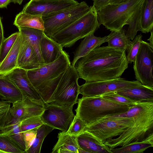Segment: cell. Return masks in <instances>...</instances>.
<instances>
[{
	"instance_id": "6da1fadb",
	"label": "cell",
	"mask_w": 153,
	"mask_h": 153,
	"mask_svg": "<svg viewBox=\"0 0 153 153\" xmlns=\"http://www.w3.org/2000/svg\"><path fill=\"white\" fill-rule=\"evenodd\" d=\"M126 51L108 46L98 47L79 59L74 67L85 82L119 78L128 68Z\"/></svg>"
},
{
	"instance_id": "7a4b0ae2",
	"label": "cell",
	"mask_w": 153,
	"mask_h": 153,
	"mask_svg": "<svg viewBox=\"0 0 153 153\" xmlns=\"http://www.w3.org/2000/svg\"><path fill=\"white\" fill-rule=\"evenodd\" d=\"M130 117L134 120L132 125L117 138L107 140L104 143L111 149L142 141L153 135V102H137L125 113L102 118Z\"/></svg>"
},
{
	"instance_id": "3957f363",
	"label": "cell",
	"mask_w": 153,
	"mask_h": 153,
	"mask_svg": "<svg viewBox=\"0 0 153 153\" xmlns=\"http://www.w3.org/2000/svg\"><path fill=\"white\" fill-rule=\"evenodd\" d=\"M71 65L69 56L64 50L62 54L54 62L27 71L30 81L44 103L52 102L54 92Z\"/></svg>"
},
{
	"instance_id": "277c9868",
	"label": "cell",
	"mask_w": 153,
	"mask_h": 153,
	"mask_svg": "<svg viewBox=\"0 0 153 153\" xmlns=\"http://www.w3.org/2000/svg\"><path fill=\"white\" fill-rule=\"evenodd\" d=\"M76 115L88 126L106 117L125 113L130 106L105 99L101 96L78 99Z\"/></svg>"
},
{
	"instance_id": "5b68a950",
	"label": "cell",
	"mask_w": 153,
	"mask_h": 153,
	"mask_svg": "<svg viewBox=\"0 0 153 153\" xmlns=\"http://www.w3.org/2000/svg\"><path fill=\"white\" fill-rule=\"evenodd\" d=\"M100 25L97 11L93 5L88 12L56 34L52 39L63 47L70 48L78 40L94 33Z\"/></svg>"
},
{
	"instance_id": "8992f818",
	"label": "cell",
	"mask_w": 153,
	"mask_h": 153,
	"mask_svg": "<svg viewBox=\"0 0 153 153\" xmlns=\"http://www.w3.org/2000/svg\"><path fill=\"white\" fill-rule=\"evenodd\" d=\"M143 0H128L104 6L97 11L100 25H102L111 31L121 30L131 15L140 7Z\"/></svg>"
},
{
	"instance_id": "52a82bcc",
	"label": "cell",
	"mask_w": 153,
	"mask_h": 153,
	"mask_svg": "<svg viewBox=\"0 0 153 153\" xmlns=\"http://www.w3.org/2000/svg\"><path fill=\"white\" fill-rule=\"evenodd\" d=\"M85 1L70 8L42 16L45 35L51 39L87 12L91 8Z\"/></svg>"
},
{
	"instance_id": "ba28073f",
	"label": "cell",
	"mask_w": 153,
	"mask_h": 153,
	"mask_svg": "<svg viewBox=\"0 0 153 153\" xmlns=\"http://www.w3.org/2000/svg\"><path fill=\"white\" fill-rule=\"evenodd\" d=\"M134 123L132 117L101 118L87 126L82 132L89 134L104 143L107 140L120 135Z\"/></svg>"
},
{
	"instance_id": "9c48e42d",
	"label": "cell",
	"mask_w": 153,
	"mask_h": 153,
	"mask_svg": "<svg viewBox=\"0 0 153 153\" xmlns=\"http://www.w3.org/2000/svg\"><path fill=\"white\" fill-rule=\"evenodd\" d=\"M79 76L74 66L71 65L65 71L53 93L52 102L64 106L74 105L77 103L80 94Z\"/></svg>"
},
{
	"instance_id": "30bf717a",
	"label": "cell",
	"mask_w": 153,
	"mask_h": 153,
	"mask_svg": "<svg viewBox=\"0 0 153 153\" xmlns=\"http://www.w3.org/2000/svg\"><path fill=\"white\" fill-rule=\"evenodd\" d=\"M73 106L61 105L53 102L44 103V110L40 117L44 124L66 133L75 116Z\"/></svg>"
},
{
	"instance_id": "8fae6325",
	"label": "cell",
	"mask_w": 153,
	"mask_h": 153,
	"mask_svg": "<svg viewBox=\"0 0 153 153\" xmlns=\"http://www.w3.org/2000/svg\"><path fill=\"white\" fill-rule=\"evenodd\" d=\"M133 63L137 80L142 85L153 87V51L148 43L141 41Z\"/></svg>"
},
{
	"instance_id": "7c38bea8",
	"label": "cell",
	"mask_w": 153,
	"mask_h": 153,
	"mask_svg": "<svg viewBox=\"0 0 153 153\" xmlns=\"http://www.w3.org/2000/svg\"><path fill=\"white\" fill-rule=\"evenodd\" d=\"M142 84L136 81H128L121 77L106 80L85 82L80 86L79 93L83 97L100 96L104 94Z\"/></svg>"
},
{
	"instance_id": "4fadbf2b",
	"label": "cell",
	"mask_w": 153,
	"mask_h": 153,
	"mask_svg": "<svg viewBox=\"0 0 153 153\" xmlns=\"http://www.w3.org/2000/svg\"><path fill=\"white\" fill-rule=\"evenodd\" d=\"M79 3L74 0H30L22 11L42 16L70 8Z\"/></svg>"
},
{
	"instance_id": "5bb4252c",
	"label": "cell",
	"mask_w": 153,
	"mask_h": 153,
	"mask_svg": "<svg viewBox=\"0 0 153 153\" xmlns=\"http://www.w3.org/2000/svg\"><path fill=\"white\" fill-rule=\"evenodd\" d=\"M44 108V104L23 96L22 100L13 104L11 107L12 121L21 122L31 117L40 116Z\"/></svg>"
},
{
	"instance_id": "9a60e30c",
	"label": "cell",
	"mask_w": 153,
	"mask_h": 153,
	"mask_svg": "<svg viewBox=\"0 0 153 153\" xmlns=\"http://www.w3.org/2000/svg\"><path fill=\"white\" fill-rule=\"evenodd\" d=\"M1 76L12 82L19 89L23 97H27L40 103L44 104L30 81L27 76V71L17 68Z\"/></svg>"
},
{
	"instance_id": "2e32d148",
	"label": "cell",
	"mask_w": 153,
	"mask_h": 153,
	"mask_svg": "<svg viewBox=\"0 0 153 153\" xmlns=\"http://www.w3.org/2000/svg\"><path fill=\"white\" fill-rule=\"evenodd\" d=\"M22 38L18 57L17 68L28 71L41 66L35 50L28 42Z\"/></svg>"
},
{
	"instance_id": "e0dca14e",
	"label": "cell",
	"mask_w": 153,
	"mask_h": 153,
	"mask_svg": "<svg viewBox=\"0 0 153 153\" xmlns=\"http://www.w3.org/2000/svg\"><path fill=\"white\" fill-rule=\"evenodd\" d=\"M117 94L135 102H153V87L142 84L115 91Z\"/></svg>"
},
{
	"instance_id": "ac0fdd59",
	"label": "cell",
	"mask_w": 153,
	"mask_h": 153,
	"mask_svg": "<svg viewBox=\"0 0 153 153\" xmlns=\"http://www.w3.org/2000/svg\"><path fill=\"white\" fill-rule=\"evenodd\" d=\"M108 36L104 37H97L91 34L84 38L75 50L71 65L74 66L77 61L80 58L89 53L92 50L107 41Z\"/></svg>"
},
{
	"instance_id": "d6986e66",
	"label": "cell",
	"mask_w": 153,
	"mask_h": 153,
	"mask_svg": "<svg viewBox=\"0 0 153 153\" xmlns=\"http://www.w3.org/2000/svg\"><path fill=\"white\" fill-rule=\"evenodd\" d=\"M63 51V47L59 43L44 34L41 42L40 51L45 64L55 61L62 54Z\"/></svg>"
},
{
	"instance_id": "ffe728a7",
	"label": "cell",
	"mask_w": 153,
	"mask_h": 153,
	"mask_svg": "<svg viewBox=\"0 0 153 153\" xmlns=\"http://www.w3.org/2000/svg\"><path fill=\"white\" fill-rule=\"evenodd\" d=\"M76 140L79 147L88 153H112L108 146L85 132L77 135Z\"/></svg>"
},
{
	"instance_id": "44dd1931",
	"label": "cell",
	"mask_w": 153,
	"mask_h": 153,
	"mask_svg": "<svg viewBox=\"0 0 153 153\" xmlns=\"http://www.w3.org/2000/svg\"><path fill=\"white\" fill-rule=\"evenodd\" d=\"M18 29L22 37L28 42L35 50L41 66L45 65L42 58L40 51L41 42L45 34L43 31L25 27H20Z\"/></svg>"
},
{
	"instance_id": "7402d4cb",
	"label": "cell",
	"mask_w": 153,
	"mask_h": 153,
	"mask_svg": "<svg viewBox=\"0 0 153 153\" xmlns=\"http://www.w3.org/2000/svg\"><path fill=\"white\" fill-rule=\"evenodd\" d=\"M76 136L61 132L58 134V141L52 153H78L79 146Z\"/></svg>"
},
{
	"instance_id": "603a6c76",
	"label": "cell",
	"mask_w": 153,
	"mask_h": 153,
	"mask_svg": "<svg viewBox=\"0 0 153 153\" xmlns=\"http://www.w3.org/2000/svg\"><path fill=\"white\" fill-rule=\"evenodd\" d=\"M19 32V35L12 48L0 63V75H5L17 68L18 56L23 40L22 36Z\"/></svg>"
},
{
	"instance_id": "cb8c5ba5",
	"label": "cell",
	"mask_w": 153,
	"mask_h": 153,
	"mask_svg": "<svg viewBox=\"0 0 153 153\" xmlns=\"http://www.w3.org/2000/svg\"><path fill=\"white\" fill-rule=\"evenodd\" d=\"M23 96L11 81L0 75V99L12 104L22 100Z\"/></svg>"
},
{
	"instance_id": "d4e9b609",
	"label": "cell",
	"mask_w": 153,
	"mask_h": 153,
	"mask_svg": "<svg viewBox=\"0 0 153 153\" xmlns=\"http://www.w3.org/2000/svg\"><path fill=\"white\" fill-rule=\"evenodd\" d=\"M13 24L18 28L25 27L43 31L44 30V22L41 16L30 14L22 10L16 15Z\"/></svg>"
},
{
	"instance_id": "484cf974",
	"label": "cell",
	"mask_w": 153,
	"mask_h": 153,
	"mask_svg": "<svg viewBox=\"0 0 153 153\" xmlns=\"http://www.w3.org/2000/svg\"><path fill=\"white\" fill-rule=\"evenodd\" d=\"M141 32L146 33L153 28V0H144L140 7Z\"/></svg>"
},
{
	"instance_id": "4316f807",
	"label": "cell",
	"mask_w": 153,
	"mask_h": 153,
	"mask_svg": "<svg viewBox=\"0 0 153 153\" xmlns=\"http://www.w3.org/2000/svg\"><path fill=\"white\" fill-rule=\"evenodd\" d=\"M108 36V46L116 49L127 50L131 46L132 41L126 33L125 30L112 31Z\"/></svg>"
},
{
	"instance_id": "83f0119b",
	"label": "cell",
	"mask_w": 153,
	"mask_h": 153,
	"mask_svg": "<svg viewBox=\"0 0 153 153\" xmlns=\"http://www.w3.org/2000/svg\"><path fill=\"white\" fill-rule=\"evenodd\" d=\"M21 122L12 121L0 132L9 136L25 153V146L21 128Z\"/></svg>"
},
{
	"instance_id": "f1b7e54d",
	"label": "cell",
	"mask_w": 153,
	"mask_h": 153,
	"mask_svg": "<svg viewBox=\"0 0 153 153\" xmlns=\"http://www.w3.org/2000/svg\"><path fill=\"white\" fill-rule=\"evenodd\" d=\"M153 146V135L142 141L131 143L111 150L112 153H143L147 149Z\"/></svg>"
},
{
	"instance_id": "f546056e",
	"label": "cell",
	"mask_w": 153,
	"mask_h": 153,
	"mask_svg": "<svg viewBox=\"0 0 153 153\" xmlns=\"http://www.w3.org/2000/svg\"><path fill=\"white\" fill-rule=\"evenodd\" d=\"M54 129L43 124L38 127L35 140L29 148L25 152L27 153H40L44 140L47 135Z\"/></svg>"
},
{
	"instance_id": "4dcf8cb0",
	"label": "cell",
	"mask_w": 153,
	"mask_h": 153,
	"mask_svg": "<svg viewBox=\"0 0 153 153\" xmlns=\"http://www.w3.org/2000/svg\"><path fill=\"white\" fill-rule=\"evenodd\" d=\"M140 16V7L131 15L126 22V25H129V27L127 30H125V32L132 40L136 36L138 31H141Z\"/></svg>"
},
{
	"instance_id": "1f68e13d",
	"label": "cell",
	"mask_w": 153,
	"mask_h": 153,
	"mask_svg": "<svg viewBox=\"0 0 153 153\" xmlns=\"http://www.w3.org/2000/svg\"><path fill=\"white\" fill-rule=\"evenodd\" d=\"M0 150L3 153H24L9 136L0 132Z\"/></svg>"
},
{
	"instance_id": "d6a6232c",
	"label": "cell",
	"mask_w": 153,
	"mask_h": 153,
	"mask_svg": "<svg viewBox=\"0 0 153 153\" xmlns=\"http://www.w3.org/2000/svg\"><path fill=\"white\" fill-rule=\"evenodd\" d=\"M10 109V103L4 100H0V132L12 120Z\"/></svg>"
},
{
	"instance_id": "836d02e7",
	"label": "cell",
	"mask_w": 153,
	"mask_h": 153,
	"mask_svg": "<svg viewBox=\"0 0 153 153\" xmlns=\"http://www.w3.org/2000/svg\"><path fill=\"white\" fill-rule=\"evenodd\" d=\"M19 34V31L4 39L0 50V63L4 59L12 48Z\"/></svg>"
},
{
	"instance_id": "e575fe53",
	"label": "cell",
	"mask_w": 153,
	"mask_h": 153,
	"mask_svg": "<svg viewBox=\"0 0 153 153\" xmlns=\"http://www.w3.org/2000/svg\"><path fill=\"white\" fill-rule=\"evenodd\" d=\"M142 37L141 34L135 36L132 41L131 46L127 50L126 59L128 63L131 64L134 62L142 40Z\"/></svg>"
},
{
	"instance_id": "d590c367",
	"label": "cell",
	"mask_w": 153,
	"mask_h": 153,
	"mask_svg": "<svg viewBox=\"0 0 153 153\" xmlns=\"http://www.w3.org/2000/svg\"><path fill=\"white\" fill-rule=\"evenodd\" d=\"M44 123L40 116H34L25 119L21 122L22 132L38 128Z\"/></svg>"
},
{
	"instance_id": "8d00e7d4",
	"label": "cell",
	"mask_w": 153,
	"mask_h": 153,
	"mask_svg": "<svg viewBox=\"0 0 153 153\" xmlns=\"http://www.w3.org/2000/svg\"><path fill=\"white\" fill-rule=\"evenodd\" d=\"M100 96L105 99L130 107L135 105L137 102L117 94L115 91L105 94Z\"/></svg>"
},
{
	"instance_id": "74e56055",
	"label": "cell",
	"mask_w": 153,
	"mask_h": 153,
	"mask_svg": "<svg viewBox=\"0 0 153 153\" xmlns=\"http://www.w3.org/2000/svg\"><path fill=\"white\" fill-rule=\"evenodd\" d=\"M87 125L76 115L66 133L71 135L77 136L81 133Z\"/></svg>"
},
{
	"instance_id": "f35d334b",
	"label": "cell",
	"mask_w": 153,
	"mask_h": 153,
	"mask_svg": "<svg viewBox=\"0 0 153 153\" xmlns=\"http://www.w3.org/2000/svg\"><path fill=\"white\" fill-rule=\"evenodd\" d=\"M37 128L28 130L23 132L25 146V153L33 143L36 135Z\"/></svg>"
},
{
	"instance_id": "ab89813d",
	"label": "cell",
	"mask_w": 153,
	"mask_h": 153,
	"mask_svg": "<svg viewBox=\"0 0 153 153\" xmlns=\"http://www.w3.org/2000/svg\"><path fill=\"white\" fill-rule=\"evenodd\" d=\"M93 5L97 11L108 4L110 0H92Z\"/></svg>"
},
{
	"instance_id": "60d3db41",
	"label": "cell",
	"mask_w": 153,
	"mask_h": 153,
	"mask_svg": "<svg viewBox=\"0 0 153 153\" xmlns=\"http://www.w3.org/2000/svg\"><path fill=\"white\" fill-rule=\"evenodd\" d=\"M12 0H0V8H7Z\"/></svg>"
},
{
	"instance_id": "b9f144b4",
	"label": "cell",
	"mask_w": 153,
	"mask_h": 153,
	"mask_svg": "<svg viewBox=\"0 0 153 153\" xmlns=\"http://www.w3.org/2000/svg\"><path fill=\"white\" fill-rule=\"evenodd\" d=\"M151 36L148 39V40L149 42L148 43L149 45L151 48L153 49V30H152L151 32Z\"/></svg>"
},
{
	"instance_id": "7bdbcfd3",
	"label": "cell",
	"mask_w": 153,
	"mask_h": 153,
	"mask_svg": "<svg viewBox=\"0 0 153 153\" xmlns=\"http://www.w3.org/2000/svg\"><path fill=\"white\" fill-rule=\"evenodd\" d=\"M128 0H110L108 4H119L124 2Z\"/></svg>"
},
{
	"instance_id": "ee69618b",
	"label": "cell",
	"mask_w": 153,
	"mask_h": 153,
	"mask_svg": "<svg viewBox=\"0 0 153 153\" xmlns=\"http://www.w3.org/2000/svg\"><path fill=\"white\" fill-rule=\"evenodd\" d=\"M23 0H12L11 2L15 4H21Z\"/></svg>"
},
{
	"instance_id": "f6af8a7d",
	"label": "cell",
	"mask_w": 153,
	"mask_h": 153,
	"mask_svg": "<svg viewBox=\"0 0 153 153\" xmlns=\"http://www.w3.org/2000/svg\"><path fill=\"white\" fill-rule=\"evenodd\" d=\"M88 153V152L79 147L78 153Z\"/></svg>"
},
{
	"instance_id": "bcb514c9",
	"label": "cell",
	"mask_w": 153,
	"mask_h": 153,
	"mask_svg": "<svg viewBox=\"0 0 153 153\" xmlns=\"http://www.w3.org/2000/svg\"><path fill=\"white\" fill-rule=\"evenodd\" d=\"M0 153H3L2 151L0 150Z\"/></svg>"
}]
</instances>
